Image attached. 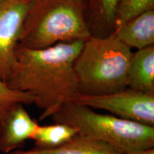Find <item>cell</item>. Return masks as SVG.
I'll list each match as a JSON object with an SVG mask.
<instances>
[{"label": "cell", "instance_id": "cell-1", "mask_svg": "<svg viewBox=\"0 0 154 154\" xmlns=\"http://www.w3.org/2000/svg\"><path fill=\"white\" fill-rule=\"evenodd\" d=\"M83 44L63 42L42 49L17 46V63L7 84L34 96V104L42 111L40 120L52 116L79 94L74 61Z\"/></svg>", "mask_w": 154, "mask_h": 154}, {"label": "cell", "instance_id": "cell-2", "mask_svg": "<svg viewBox=\"0 0 154 154\" xmlns=\"http://www.w3.org/2000/svg\"><path fill=\"white\" fill-rule=\"evenodd\" d=\"M84 0H31L19 45L42 49L91 36Z\"/></svg>", "mask_w": 154, "mask_h": 154}, {"label": "cell", "instance_id": "cell-3", "mask_svg": "<svg viewBox=\"0 0 154 154\" xmlns=\"http://www.w3.org/2000/svg\"><path fill=\"white\" fill-rule=\"evenodd\" d=\"M133 51L113 33L84 42L74 61L79 94L98 96L128 88Z\"/></svg>", "mask_w": 154, "mask_h": 154}, {"label": "cell", "instance_id": "cell-4", "mask_svg": "<svg viewBox=\"0 0 154 154\" xmlns=\"http://www.w3.org/2000/svg\"><path fill=\"white\" fill-rule=\"evenodd\" d=\"M51 117L55 123L74 126L79 134L104 142L124 154L154 149V126L95 112L75 102L64 103Z\"/></svg>", "mask_w": 154, "mask_h": 154}, {"label": "cell", "instance_id": "cell-5", "mask_svg": "<svg viewBox=\"0 0 154 154\" xmlns=\"http://www.w3.org/2000/svg\"><path fill=\"white\" fill-rule=\"evenodd\" d=\"M69 101L91 109L107 111L119 118L154 126V94L126 88L103 95L79 94Z\"/></svg>", "mask_w": 154, "mask_h": 154}, {"label": "cell", "instance_id": "cell-6", "mask_svg": "<svg viewBox=\"0 0 154 154\" xmlns=\"http://www.w3.org/2000/svg\"><path fill=\"white\" fill-rule=\"evenodd\" d=\"M30 2L6 0L0 5V79L6 83L16 65V49Z\"/></svg>", "mask_w": 154, "mask_h": 154}, {"label": "cell", "instance_id": "cell-7", "mask_svg": "<svg viewBox=\"0 0 154 154\" xmlns=\"http://www.w3.org/2000/svg\"><path fill=\"white\" fill-rule=\"evenodd\" d=\"M38 126L24 104H17L0 120V151L9 154L16 151L32 139Z\"/></svg>", "mask_w": 154, "mask_h": 154}, {"label": "cell", "instance_id": "cell-8", "mask_svg": "<svg viewBox=\"0 0 154 154\" xmlns=\"http://www.w3.org/2000/svg\"><path fill=\"white\" fill-rule=\"evenodd\" d=\"M112 33L131 50L154 46V9L143 11L117 26Z\"/></svg>", "mask_w": 154, "mask_h": 154}, {"label": "cell", "instance_id": "cell-9", "mask_svg": "<svg viewBox=\"0 0 154 154\" xmlns=\"http://www.w3.org/2000/svg\"><path fill=\"white\" fill-rule=\"evenodd\" d=\"M128 88L154 94V46L133 52L128 72Z\"/></svg>", "mask_w": 154, "mask_h": 154}, {"label": "cell", "instance_id": "cell-10", "mask_svg": "<svg viewBox=\"0 0 154 154\" xmlns=\"http://www.w3.org/2000/svg\"><path fill=\"white\" fill-rule=\"evenodd\" d=\"M9 154H124L113 146L79 133L72 139L50 149H17Z\"/></svg>", "mask_w": 154, "mask_h": 154}, {"label": "cell", "instance_id": "cell-11", "mask_svg": "<svg viewBox=\"0 0 154 154\" xmlns=\"http://www.w3.org/2000/svg\"><path fill=\"white\" fill-rule=\"evenodd\" d=\"M119 0H87L86 15L89 16L88 22L90 31L109 32L114 29L116 13Z\"/></svg>", "mask_w": 154, "mask_h": 154}, {"label": "cell", "instance_id": "cell-12", "mask_svg": "<svg viewBox=\"0 0 154 154\" xmlns=\"http://www.w3.org/2000/svg\"><path fill=\"white\" fill-rule=\"evenodd\" d=\"M78 134L79 130L76 128L66 124L38 125L32 140L36 149H50L66 143Z\"/></svg>", "mask_w": 154, "mask_h": 154}, {"label": "cell", "instance_id": "cell-13", "mask_svg": "<svg viewBox=\"0 0 154 154\" xmlns=\"http://www.w3.org/2000/svg\"><path fill=\"white\" fill-rule=\"evenodd\" d=\"M34 102L35 99L32 94L12 89L0 79V120L18 103L30 105Z\"/></svg>", "mask_w": 154, "mask_h": 154}, {"label": "cell", "instance_id": "cell-14", "mask_svg": "<svg viewBox=\"0 0 154 154\" xmlns=\"http://www.w3.org/2000/svg\"><path fill=\"white\" fill-rule=\"evenodd\" d=\"M152 9H154V0H119L114 29L140 13Z\"/></svg>", "mask_w": 154, "mask_h": 154}, {"label": "cell", "instance_id": "cell-15", "mask_svg": "<svg viewBox=\"0 0 154 154\" xmlns=\"http://www.w3.org/2000/svg\"><path fill=\"white\" fill-rule=\"evenodd\" d=\"M133 154H154V149L145 150V151H142L138 152V153H133Z\"/></svg>", "mask_w": 154, "mask_h": 154}, {"label": "cell", "instance_id": "cell-16", "mask_svg": "<svg viewBox=\"0 0 154 154\" xmlns=\"http://www.w3.org/2000/svg\"><path fill=\"white\" fill-rule=\"evenodd\" d=\"M5 1H6V0H0V5H1L4 2H5Z\"/></svg>", "mask_w": 154, "mask_h": 154}, {"label": "cell", "instance_id": "cell-17", "mask_svg": "<svg viewBox=\"0 0 154 154\" xmlns=\"http://www.w3.org/2000/svg\"><path fill=\"white\" fill-rule=\"evenodd\" d=\"M84 1H86V2H87V0H84Z\"/></svg>", "mask_w": 154, "mask_h": 154}]
</instances>
